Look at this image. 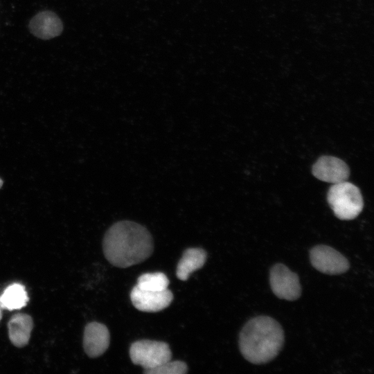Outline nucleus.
I'll return each instance as SVG.
<instances>
[{
    "label": "nucleus",
    "instance_id": "f257e3e1",
    "mask_svg": "<svg viewBox=\"0 0 374 374\" xmlns=\"http://www.w3.org/2000/svg\"><path fill=\"white\" fill-rule=\"evenodd\" d=\"M103 249L114 266L125 268L148 258L153 251V240L143 225L129 220L112 224L105 234Z\"/></svg>",
    "mask_w": 374,
    "mask_h": 374
},
{
    "label": "nucleus",
    "instance_id": "f03ea898",
    "mask_svg": "<svg viewBox=\"0 0 374 374\" xmlns=\"http://www.w3.org/2000/svg\"><path fill=\"white\" fill-rule=\"evenodd\" d=\"M284 343V332L275 319L267 316L256 317L243 326L239 336V348L249 362L262 364L279 353Z\"/></svg>",
    "mask_w": 374,
    "mask_h": 374
},
{
    "label": "nucleus",
    "instance_id": "7ed1b4c3",
    "mask_svg": "<svg viewBox=\"0 0 374 374\" xmlns=\"http://www.w3.org/2000/svg\"><path fill=\"white\" fill-rule=\"evenodd\" d=\"M327 200L335 215L344 220L355 218L364 206L359 188L346 181L332 186L328 192Z\"/></svg>",
    "mask_w": 374,
    "mask_h": 374
},
{
    "label": "nucleus",
    "instance_id": "20e7f679",
    "mask_svg": "<svg viewBox=\"0 0 374 374\" xmlns=\"http://www.w3.org/2000/svg\"><path fill=\"white\" fill-rule=\"evenodd\" d=\"M130 356L134 364L143 368L145 373L170 361L172 353L166 342L143 339L132 344Z\"/></svg>",
    "mask_w": 374,
    "mask_h": 374
},
{
    "label": "nucleus",
    "instance_id": "39448f33",
    "mask_svg": "<svg viewBox=\"0 0 374 374\" xmlns=\"http://www.w3.org/2000/svg\"><path fill=\"white\" fill-rule=\"evenodd\" d=\"M269 283L272 292L279 299L294 301L301 296L298 275L283 264L278 263L271 268Z\"/></svg>",
    "mask_w": 374,
    "mask_h": 374
},
{
    "label": "nucleus",
    "instance_id": "423d86ee",
    "mask_svg": "<svg viewBox=\"0 0 374 374\" xmlns=\"http://www.w3.org/2000/svg\"><path fill=\"white\" fill-rule=\"evenodd\" d=\"M312 265L318 271L336 275L347 271L350 264L347 258L338 251L327 245H317L310 251Z\"/></svg>",
    "mask_w": 374,
    "mask_h": 374
},
{
    "label": "nucleus",
    "instance_id": "0eeeda50",
    "mask_svg": "<svg viewBox=\"0 0 374 374\" xmlns=\"http://www.w3.org/2000/svg\"><path fill=\"white\" fill-rule=\"evenodd\" d=\"M130 299L137 310L154 312L166 308L171 303L173 294L168 289L161 292H151L141 290L135 285L130 292Z\"/></svg>",
    "mask_w": 374,
    "mask_h": 374
},
{
    "label": "nucleus",
    "instance_id": "6e6552de",
    "mask_svg": "<svg viewBox=\"0 0 374 374\" xmlns=\"http://www.w3.org/2000/svg\"><path fill=\"white\" fill-rule=\"evenodd\" d=\"M312 173L319 180L335 184L346 181L350 170L341 159L332 156H323L313 165Z\"/></svg>",
    "mask_w": 374,
    "mask_h": 374
},
{
    "label": "nucleus",
    "instance_id": "1a4fd4ad",
    "mask_svg": "<svg viewBox=\"0 0 374 374\" xmlns=\"http://www.w3.org/2000/svg\"><path fill=\"white\" fill-rule=\"evenodd\" d=\"M109 332L103 323H88L83 335V348L86 354L92 358L103 355L109 345Z\"/></svg>",
    "mask_w": 374,
    "mask_h": 374
},
{
    "label": "nucleus",
    "instance_id": "9d476101",
    "mask_svg": "<svg viewBox=\"0 0 374 374\" xmlns=\"http://www.w3.org/2000/svg\"><path fill=\"white\" fill-rule=\"evenodd\" d=\"M31 33L36 37L48 39L59 35L63 29L60 18L51 11L38 13L30 21Z\"/></svg>",
    "mask_w": 374,
    "mask_h": 374
},
{
    "label": "nucleus",
    "instance_id": "9b49d317",
    "mask_svg": "<svg viewBox=\"0 0 374 374\" xmlns=\"http://www.w3.org/2000/svg\"><path fill=\"white\" fill-rule=\"evenodd\" d=\"M33 328L32 317L25 313L14 314L8 323V336L11 343L18 348L26 346Z\"/></svg>",
    "mask_w": 374,
    "mask_h": 374
},
{
    "label": "nucleus",
    "instance_id": "f8f14e48",
    "mask_svg": "<svg viewBox=\"0 0 374 374\" xmlns=\"http://www.w3.org/2000/svg\"><path fill=\"white\" fill-rule=\"evenodd\" d=\"M206 260V251L200 248H189L179 261L176 275L181 280H186L195 271L201 268Z\"/></svg>",
    "mask_w": 374,
    "mask_h": 374
},
{
    "label": "nucleus",
    "instance_id": "ddd939ff",
    "mask_svg": "<svg viewBox=\"0 0 374 374\" xmlns=\"http://www.w3.org/2000/svg\"><path fill=\"white\" fill-rule=\"evenodd\" d=\"M28 296L25 287L18 283L8 285L0 296V303L3 309L19 310L26 306Z\"/></svg>",
    "mask_w": 374,
    "mask_h": 374
},
{
    "label": "nucleus",
    "instance_id": "4468645a",
    "mask_svg": "<svg viewBox=\"0 0 374 374\" xmlns=\"http://www.w3.org/2000/svg\"><path fill=\"white\" fill-rule=\"evenodd\" d=\"M169 280L162 272L145 273L137 279L136 286L143 290L161 292L168 289Z\"/></svg>",
    "mask_w": 374,
    "mask_h": 374
},
{
    "label": "nucleus",
    "instance_id": "2eb2a0df",
    "mask_svg": "<svg viewBox=\"0 0 374 374\" xmlns=\"http://www.w3.org/2000/svg\"><path fill=\"white\" fill-rule=\"evenodd\" d=\"M188 371L186 364L181 361H168L160 366L145 372L147 374H184Z\"/></svg>",
    "mask_w": 374,
    "mask_h": 374
},
{
    "label": "nucleus",
    "instance_id": "dca6fc26",
    "mask_svg": "<svg viewBox=\"0 0 374 374\" xmlns=\"http://www.w3.org/2000/svg\"><path fill=\"white\" fill-rule=\"evenodd\" d=\"M2 307H1V303H0V321L1 319V317H2Z\"/></svg>",
    "mask_w": 374,
    "mask_h": 374
},
{
    "label": "nucleus",
    "instance_id": "f3484780",
    "mask_svg": "<svg viewBox=\"0 0 374 374\" xmlns=\"http://www.w3.org/2000/svg\"><path fill=\"white\" fill-rule=\"evenodd\" d=\"M3 184V181H2L1 179H0V188H1Z\"/></svg>",
    "mask_w": 374,
    "mask_h": 374
}]
</instances>
